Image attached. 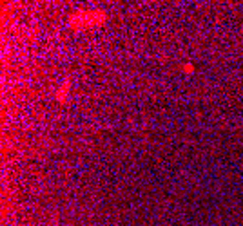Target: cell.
Masks as SVG:
<instances>
[{
	"label": "cell",
	"mask_w": 243,
	"mask_h": 226,
	"mask_svg": "<svg viewBox=\"0 0 243 226\" xmlns=\"http://www.w3.org/2000/svg\"><path fill=\"white\" fill-rule=\"evenodd\" d=\"M192 69H194L192 65H185V67H183V71H187V72H192Z\"/></svg>",
	"instance_id": "cell-1"
}]
</instances>
